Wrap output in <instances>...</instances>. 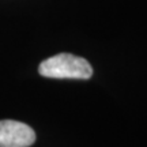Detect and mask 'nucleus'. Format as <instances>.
Instances as JSON below:
<instances>
[{"label":"nucleus","instance_id":"1","mask_svg":"<svg viewBox=\"0 0 147 147\" xmlns=\"http://www.w3.org/2000/svg\"><path fill=\"white\" fill-rule=\"evenodd\" d=\"M38 74L53 79H89L93 76L91 64L71 53H59L38 65Z\"/></svg>","mask_w":147,"mask_h":147},{"label":"nucleus","instance_id":"2","mask_svg":"<svg viewBox=\"0 0 147 147\" xmlns=\"http://www.w3.org/2000/svg\"><path fill=\"white\" fill-rule=\"evenodd\" d=\"M34 142L32 127L15 120H0V147H30Z\"/></svg>","mask_w":147,"mask_h":147}]
</instances>
